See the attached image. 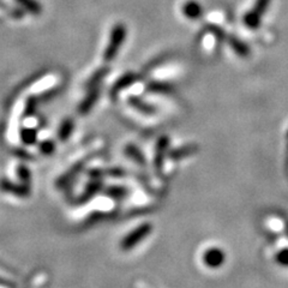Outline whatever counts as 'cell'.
I'll return each mask as SVG.
<instances>
[{"mask_svg": "<svg viewBox=\"0 0 288 288\" xmlns=\"http://www.w3.org/2000/svg\"><path fill=\"white\" fill-rule=\"evenodd\" d=\"M126 35H127L126 26H124L123 23H118L113 27L112 33H110L109 42L107 45L105 53H103V60L106 62H109L117 57L120 47L123 46L125 40H126Z\"/></svg>", "mask_w": 288, "mask_h": 288, "instance_id": "obj_1", "label": "cell"}, {"mask_svg": "<svg viewBox=\"0 0 288 288\" xmlns=\"http://www.w3.org/2000/svg\"><path fill=\"white\" fill-rule=\"evenodd\" d=\"M272 0H256L255 5H253L252 11H249L244 16V24L250 29L256 30L261 26L262 17L267 12V9L270 5Z\"/></svg>", "mask_w": 288, "mask_h": 288, "instance_id": "obj_2", "label": "cell"}, {"mask_svg": "<svg viewBox=\"0 0 288 288\" xmlns=\"http://www.w3.org/2000/svg\"><path fill=\"white\" fill-rule=\"evenodd\" d=\"M151 232V226L149 224H145V225H142L137 228V230H135L134 232H131V233L127 235L126 238H124V240L121 241V249L123 250H130L132 249L134 246H136L138 242L142 241V239L147 237L149 235V233Z\"/></svg>", "mask_w": 288, "mask_h": 288, "instance_id": "obj_3", "label": "cell"}, {"mask_svg": "<svg viewBox=\"0 0 288 288\" xmlns=\"http://www.w3.org/2000/svg\"><path fill=\"white\" fill-rule=\"evenodd\" d=\"M0 189L4 191V192L11 193V195L20 197V198H24V197H28L30 195L29 186L26 185V184H16L10 182L8 179H3L0 182Z\"/></svg>", "mask_w": 288, "mask_h": 288, "instance_id": "obj_4", "label": "cell"}, {"mask_svg": "<svg viewBox=\"0 0 288 288\" xmlns=\"http://www.w3.org/2000/svg\"><path fill=\"white\" fill-rule=\"evenodd\" d=\"M203 261L208 267H210V268H218V267L224 264L225 253L222 252L220 249L216 248L209 249L206 253H204Z\"/></svg>", "mask_w": 288, "mask_h": 288, "instance_id": "obj_5", "label": "cell"}, {"mask_svg": "<svg viewBox=\"0 0 288 288\" xmlns=\"http://www.w3.org/2000/svg\"><path fill=\"white\" fill-rule=\"evenodd\" d=\"M183 13L189 19L196 20L202 17L203 15V8L201 6L200 3L195 2V0H190L184 4L183 6Z\"/></svg>", "mask_w": 288, "mask_h": 288, "instance_id": "obj_6", "label": "cell"}, {"mask_svg": "<svg viewBox=\"0 0 288 288\" xmlns=\"http://www.w3.org/2000/svg\"><path fill=\"white\" fill-rule=\"evenodd\" d=\"M228 43H230V46L232 50H233L235 53H237L239 57H242V58H246V57H249L250 53V48L248 45H246L245 42H242L241 40H239L237 36H230L228 37Z\"/></svg>", "mask_w": 288, "mask_h": 288, "instance_id": "obj_7", "label": "cell"}, {"mask_svg": "<svg viewBox=\"0 0 288 288\" xmlns=\"http://www.w3.org/2000/svg\"><path fill=\"white\" fill-rule=\"evenodd\" d=\"M138 79V77L135 74H126L124 75L123 77H120L118 81L114 83L113 88H112V94L114 93H118L120 92V90H123L124 88H127L130 84H132L134 82H136Z\"/></svg>", "mask_w": 288, "mask_h": 288, "instance_id": "obj_8", "label": "cell"}, {"mask_svg": "<svg viewBox=\"0 0 288 288\" xmlns=\"http://www.w3.org/2000/svg\"><path fill=\"white\" fill-rule=\"evenodd\" d=\"M99 95H100V90H99V89L93 90V92L90 93L89 95L86 96V98L82 101L81 106H79V112L83 113V114L88 113L89 110L93 108L94 103H95L96 101H98Z\"/></svg>", "mask_w": 288, "mask_h": 288, "instance_id": "obj_9", "label": "cell"}, {"mask_svg": "<svg viewBox=\"0 0 288 288\" xmlns=\"http://www.w3.org/2000/svg\"><path fill=\"white\" fill-rule=\"evenodd\" d=\"M72 130H74V121L71 119H65L62 121L58 130V137L60 141H67L70 138Z\"/></svg>", "mask_w": 288, "mask_h": 288, "instance_id": "obj_10", "label": "cell"}, {"mask_svg": "<svg viewBox=\"0 0 288 288\" xmlns=\"http://www.w3.org/2000/svg\"><path fill=\"white\" fill-rule=\"evenodd\" d=\"M19 137L22 143L26 145H33L37 141V132L36 130L30 129V127H24V129L20 130Z\"/></svg>", "mask_w": 288, "mask_h": 288, "instance_id": "obj_11", "label": "cell"}, {"mask_svg": "<svg viewBox=\"0 0 288 288\" xmlns=\"http://www.w3.org/2000/svg\"><path fill=\"white\" fill-rule=\"evenodd\" d=\"M108 68H102V69H100V70H98L92 76V78L89 79V82L86 83V85L89 86V88H95L96 85H98V83L101 81V79L105 77V76L108 74Z\"/></svg>", "mask_w": 288, "mask_h": 288, "instance_id": "obj_12", "label": "cell"}, {"mask_svg": "<svg viewBox=\"0 0 288 288\" xmlns=\"http://www.w3.org/2000/svg\"><path fill=\"white\" fill-rule=\"evenodd\" d=\"M148 89L150 92L154 93H164V94H168L172 92V86L169 84H166V83H159V82H154L150 83L148 86Z\"/></svg>", "mask_w": 288, "mask_h": 288, "instance_id": "obj_13", "label": "cell"}, {"mask_svg": "<svg viewBox=\"0 0 288 288\" xmlns=\"http://www.w3.org/2000/svg\"><path fill=\"white\" fill-rule=\"evenodd\" d=\"M17 175H18L19 180L23 184H26V185H29L30 180H31V174H30V171L26 167V166L20 165L19 167L17 168Z\"/></svg>", "mask_w": 288, "mask_h": 288, "instance_id": "obj_14", "label": "cell"}, {"mask_svg": "<svg viewBox=\"0 0 288 288\" xmlns=\"http://www.w3.org/2000/svg\"><path fill=\"white\" fill-rule=\"evenodd\" d=\"M19 4H22L24 8H27L29 11L33 13H40L41 12V6L39 3H36L35 0H17Z\"/></svg>", "mask_w": 288, "mask_h": 288, "instance_id": "obj_15", "label": "cell"}, {"mask_svg": "<svg viewBox=\"0 0 288 288\" xmlns=\"http://www.w3.org/2000/svg\"><path fill=\"white\" fill-rule=\"evenodd\" d=\"M55 150V143L52 140L42 141L40 143V151L43 155H52Z\"/></svg>", "mask_w": 288, "mask_h": 288, "instance_id": "obj_16", "label": "cell"}, {"mask_svg": "<svg viewBox=\"0 0 288 288\" xmlns=\"http://www.w3.org/2000/svg\"><path fill=\"white\" fill-rule=\"evenodd\" d=\"M208 29H209L210 33H213L214 34V36L216 37L217 40H220V41H224L225 39H226V35H225V31L220 29L218 27H215V26H208Z\"/></svg>", "mask_w": 288, "mask_h": 288, "instance_id": "obj_17", "label": "cell"}, {"mask_svg": "<svg viewBox=\"0 0 288 288\" xmlns=\"http://www.w3.org/2000/svg\"><path fill=\"white\" fill-rule=\"evenodd\" d=\"M276 261H277V263H280L281 265L288 267V250H283V251H281L279 255L276 256Z\"/></svg>", "mask_w": 288, "mask_h": 288, "instance_id": "obj_18", "label": "cell"}, {"mask_svg": "<svg viewBox=\"0 0 288 288\" xmlns=\"http://www.w3.org/2000/svg\"><path fill=\"white\" fill-rule=\"evenodd\" d=\"M130 102L132 103L134 106H136L137 108H140V109H142V110H144V112H149V110H151L150 107H148L147 105H145V103L142 102V100H140V99L131 98V99H130Z\"/></svg>", "mask_w": 288, "mask_h": 288, "instance_id": "obj_19", "label": "cell"}]
</instances>
